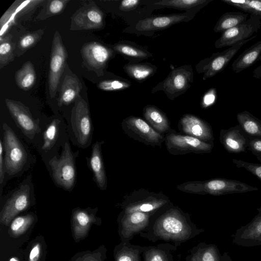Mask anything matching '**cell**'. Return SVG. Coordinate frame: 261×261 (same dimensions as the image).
Segmentation results:
<instances>
[{"instance_id":"obj_1","label":"cell","mask_w":261,"mask_h":261,"mask_svg":"<svg viewBox=\"0 0 261 261\" xmlns=\"http://www.w3.org/2000/svg\"><path fill=\"white\" fill-rule=\"evenodd\" d=\"M177 190L189 194L220 196L243 193L258 189L234 179L215 178L205 181H190L177 186Z\"/></svg>"},{"instance_id":"obj_2","label":"cell","mask_w":261,"mask_h":261,"mask_svg":"<svg viewBox=\"0 0 261 261\" xmlns=\"http://www.w3.org/2000/svg\"><path fill=\"white\" fill-rule=\"evenodd\" d=\"M189 219L179 208L174 207L166 211L155 221L153 234L169 241H186L192 234Z\"/></svg>"},{"instance_id":"obj_3","label":"cell","mask_w":261,"mask_h":261,"mask_svg":"<svg viewBox=\"0 0 261 261\" xmlns=\"http://www.w3.org/2000/svg\"><path fill=\"white\" fill-rule=\"evenodd\" d=\"M169 202V198L163 193L141 189L127 195L122 207L124 213L139 212L152 215Z\"/></svg>"},{"instance_id":"obj_4","label":"cell","mask_w":261,"mask_h":261,"mask_svg":"<svg viewBox=\"0 0 261 261\" xmlns=\"http://www.w3.org/2000/svg\"><path fill=\"white\" fill-rule=\"evenodd\" d=\"M165 143L169 153L174 155L191 153H209L214 146V143L203 142L188 135L180 134L172 129L165 135Z\"/></svg>"},{"instance_id":"obj_5","label":"cell","mask_w":261,"mask_h":261,"mask_svg":"<svg viewBox=\"0 0 261 261\" xmlns=\"http://www.w3.org/2000/svg\"><path fill=\"white\" fill-rule=\"evenodd\" d=\"M5 151V170L9 174L19 172L27 159V153L13 130L6 123L3 124Z\"/></svg>"},{"instance_id":"obj_6","label":"cell","mask_w":261,"mask_h":261,"mask_svg":"<svg viewBox=\"0 0 261 261\" xmlns=\"http://www.w3.org/2000/svg\"><path fill=\"white\" fill-rule=\"evenodd\" d=\"M194 73L191 65H182L172 70L166 78L152 89V93L162 90L170 99L184 93L193 82Z\"/></svg>"},{"instance_id":"obj_7","label":"cell","mask_w":261,"mask_h":261,"mask_svg":"<svg viewBox=\"0 0 261 261\" xmlns=\"http://www.w3.org/2000/svg\"><path fill=\"white\" fill-rule=\"evenodd\" d=\"M124 133L130 138L146 145L161 147L165 136L156 132L145 120L134 116L124 119L121 123Z\"/></svg>"},{"instance_id":"obj_8","label":"cell","mask_w":261,"mask_h":261,"mask_svg":"<svg viewBox=\"0 0 261 261\" xmlns=\"http://www.w3.org/2000/svg\"><path fill=\"white\" fill-rule=\"evenodd\" d=\"M74 161L70 144L66 142L60 157L59 159L53 158L49 162L55 181L64 189L69 190L74 185L75 180Z\"/></svg>"},{"instance_id":"obj_9","label":"cell","mask_w":261,"mask_h":261,"mask_svg":"<svg viewBox=\"0 0 261 261\" xmlns=\"http://www.w3.org/2000/svg\"><path fill=\"white\" fill-rule=\"evenodd\" d=\"M67 52L58 31L54 34L50 52L48 89L51 98L56 95L61 77L66 63Z\"/></svg>"},{"instance_id":"obj_10","label":"cell","mask_w":261,"mask_h":261,"mask_svg":"<svg viewBox=\"0 0 261 261\" xmlns=\"http://www.w3.org/2000/svg\"><path fill=\"white\" fill-rule=\"evenodd\" d=\"M256 35L248 39L240 41L221 52L214 53L211 57L201 60L196 66L199 73H203V80L211 78L226 67L240 49L253 39Z\"/></svg>"},{"instance_id":"obj_11","label":"cell","mask_w":261,"mask_h":261,"mask_svg":"<svg viewBox=\"0 0 261 261\" xmlns=\"http://www.w3.org/2000/svg\"><path fill=\"white\" fill-rule=\"evenodd\" d=\"M261 28V16L250 15L249 19L227 30L216 41L215 47L221 48L249 39Z\"/></svg>"},{"instance_id":"obj_12","label":"cell","mask_w":261,"mask_h":261,"mask_svg":"<svg viewBox=\"0 0 261 261\" xmlns=\"http://www.w3.org/2000/svg\"><path fill=\"white\" fill-rule=\"evenodd\" d=\"M81 51L86 67L98 76L103 74V70L114 54L112 49L97 42L84 44Z\"/></svg>"},{"instance_id":"obj_13","label":"cell","mask_w":261,"mask_h":261,"mask_svg":"<svg viewBox=\"0 0 261 261\" xmlns=\"http://www.w3.org/2000/svg\"><path fill=\"white\" fill-rule=\"evenodd\" d=\"M71 123L78 143L86 145L91 136V121L88 106L80 95L74 101Z\"/></svg>"},{"instance_id":"obj_14","label":"cell","mask_w":261,"mask_h":261,"mask_svg":"<svg viewBox=\"0 0 261 261\" xmlns=\"http://www.w3.org/2000/svg\"><path fill=\"white\" fill-rule=\"evenodd\" d=\"M71 19L72 31L98 30L104 25L103 14L93 1L79 9Z\"/></svg>"},{"instance_id":"obj_15","label":"cell","mask_w":261,"mask_h":261,"mask_svg":"<svg viewBox=\"0 0 261 261\" xmlns=\"http://www.w3.org/2000/svg\"><path fill=\"white\" fill-rule=\"evenodd\" d=\"M31 202V189L29 185H23L7 200L0 214V222L8 225L20 212L26 210Z\"/></svg>"},{"instance_id":"obj_16","label":"cell","mask_w":261,"mask_h":261,"mask_svg":"<svg viewBox=\"0 0 261 261\" xmlns=\"http://www.w3.org/2000/svg\"><path fill=\"white\" fill-rule=\"evenodd\" d=\"M178 128L184 135L207 143H214L211 125L204 120L192 114H186L179 120Z\"/></svg>"},{"instance_id":"obj_17","label":"cell","mask_w":261,"mask_h":261,"mask_svg":"<svg viewBox=\"0 0 261 261\" xmlns=\"http://www.w3.org/2000/svg\"><path fill=\"white\" fill-rule=\"evenodd\" d=\"M6 107L17 125L30 139L39 130L38 123L33 117L29 109L19 101L6 98Z\"/></svg>"},{"instance_id":"obj_18","label":"cell","mask_w":261,"mask_h":261,"mask_svg":"<svg viewBox=\"0 0 261 261\" xmlns=\"http://www.w3.org/2000/svg\"><path fill=\"white\" fill-rule=\"evenodd\" d=\"M257 210L258 214L252 220L232 236L233 244L246 247L261 245V205Z\"/></svg>"},{"instance_id":"obj_19","label":"cell","mask_w":261,"mask_h":261,"mask_svg":"<svg viewBox=\"0 0 261 261\" xmlns=\"http://www.w3.org/2000/svg\"><path fill=\"white\" fill-rule=\"evenodd\" d=\"M220 142L227 151L240 153L247 150L249 136L238 124L220 132Z\"/></svg>"},{"instance_id":"obj_20","label":"cell","mask_w":261,"mask_h":261,"mask_svg":"<svg viewBox=\"0 0 261 261\" xmlns=\"http://www.w3.org/2000/svg\"><path fill=\"white\" fill-rule=\"evenodd\" d=\"M190 14H174L147 17L138 22V32H147L166 29L177 23L185 21L191 17Z\"/></svg>"},{"instance_id":"obj_21","label":"cell","mask_w":261,"mask_h":261,"mask_svg":"<svg viewBox=\"0 0 261 261\" xmlns=\"http://www.w3.org/2000/svg\"><path fill=\"white\" fill-rule=\"evenodd\" d=\"M151 215L142 212L124 213L121 219V234L129 238L146 227Z\"/></svg>"},{"instance_id":"obj_22","label":"cell","mask_w":261,"mask_h":261,"mask_svg":"<svg viewBox=\"0 0 261 261\" xmlns=\"http://www.w3.org/2000/svg\"><path fill=\"white\" fill-rule=\"evenodd\" d=\"M82 85L78 77L72 72L65 75L59 92L58 105H68L80 95Z\"/></svg>"},{"instance_id":"obj_23","label":"cell","mask_w":261,"mask_h":261,"mask_svg":"<svg viewBox=\"0 0 261 261\" xmlns=\"http://www.w3.org/2000/svg\"><path fill=\"white\" fill-rule=\"evenodd\" d=\"M104 141H96L92 146L90 165L98 187L102 190L107 187V178L101 153V145Z\"/></svg>"},{"instance_id":"obj_24","label":"cell","mask_w":261,"mask_h":261,"mask_svg":"<svg viewBox=\"0 0 261 261\" xmlns=\"http://www.w3.org/2000/svg\"><path fill=\"white\" fill-rule=\"evenodd\" d=\"M144 120L158 133L165 136L171 129L166 114L158 107L147 105L143 110Z\"/></svg>"},{"instance_id":"obj_25","label":"cell","mask_w":261,"mask_h":261,"mask_svg":"<svg viewBox=\"0 0 261 261\" xmlns=\"http://www.w3.org/2000/svg\"><path fill=\"white\" fill-rule=\"evenodd\" d=\"M261 60V40L244 50L232 62L231 68L236 73L252 66Z\"/></svg>"},{"instance_id":"obj_26","label":"cell","mask_w":261,"mask_h":261,"mask_svg":"<svg viewBox=\"0 0 261 261\" xmlns=\"http://www.w3.org/2000/svg\"><path fill=\"white\" fill-rule=\"evenodd\" d=\"M95 216L86 210L76 208L72 217V230L76 240L85 237L91 224L95 221Z\"/></svg>"},{"instance_id":"obj_27","label":"cell","mask_w":261,"mask_h":261,"mask_svg":"<svg viewBox=\"0 0 261 261\" xmlns=\"http://www.w3.org/2000/svg\"><path fill=\"white\" fill-rule=\"evenodd\" d=\"M238 124L251 137L261 138V120L247 111L237 115Z\"/></svg>"},{"instance_id":"obj_28","label":"cell","mask_w":261,"mask_h":261,"mask_svg":"<svg viewBox=\"0 0 261 261\" xmlns=\"http://www.w3.org/2000/svg\"><path fill=\"white\" fill-rule=\"evenodd\" d=\"M248 13L240 11H230L224 13L216 23L214 31L221 34L247 20Z\"/></svg>"},{"instance_id":"obj_29","label":"cell","mask_w":261,"mask_h":261,"mask_svg":"<svg viewBox=\"0 0 261 261\" xmlns=\"http://www.w3.org/2000/svg\"><path fill=\"white\" fill-rule=\"evenodd\" d=\"M36 79L34 66L30 61L25 62L15 74V81L17 86L24 91H28L33 87Z\"/></svg>"},{"instance_id":"obj_30","label":"cell","mask_w":261,"mask_h":261,"mask_svg":"<svg viewBox=\"0 0 261 261\" xmlns=\"http://www.w3.org/2000/svg\"><path fill=\"white\" fill-rule=\"evenodd\" d=\"M124 70L131 78L140 82L153 75L156 68L148 63L127 64L124 66Z\"/></svg>"},{"instance_id":"obj_31","label":"cell","mask_w":261,"mask_h":261,"mask_svg":"<svg viewBox=\"0 0 261 261\" xmlns=\"http://www.w3.org/2000/svg\"><path fill=\"white\" fill-rule=\"evenodd\" d=\"M44 33V30L40 29L22 35L16 46L15 56L20 57L28 50L34 46L41 39Z\"/></svg>"},{"instance_id":"obj_32","label":"cell","mask_w":261,"mask_h":261,"mask_svg":"<svg viewBox=\"0 0 261 261\" xmlns=\"http://www.w3.org/2000/svg\"><path fill=\"white\" fill-rule=\"evenodd\" d=\"M12 36L9 34L0 39V68L7 65L14 59L16 44L12 41Z\"/></svg>"},{"instance_id":"obj_33","label":"cell","mask_w":261,"mask_h":261,"mask_svg":"<svg viewBox=\"0 0 261 261\" xmlns=\"http://www.w3.org/2000/svg\"><path fill=\"white\" fill-rule=\"evenodd\" d=\"M69 2V0L46 1L43 5V7L36 19L38 20H43L49 17L61 14Z\"/></svg>"},{"instance_id":"obj_34","label":"cell","mask_w":261,"mask_h":261,"mask_svg":"<svg viewBox=\"0 0 261 261\" xmlns=\"http://www.w3.org/2000/svg\"><path fill=\"white\" fill-rule=\"evenodd\" d=\"M46 1H16L10 7L12 9L15 19L31 14L37 8L44 4Z\"/></svg>"},{"instance_id":"obj_35","label":"cell","mask_w":261,"mask_h":261,"mask_svg":"<svg viewBox=\"0 0 261 261\" xmlns=\"http://www.w3.org/2000/svg\"><path fill=\"white\" fill-rule=\"evenodd\" d=\"M113 48L115 51L130 58L144 59L151 56L147 50L127 43H118L114 46Z\"/></svg>"},{"instance_id":"obj_36","label":"cell","mask_w":261,"mask_h":261,"mask_svg":"<svg viewBox=\"0 0 261 261\" xmlns=\"http://www.w3.org/2000/svg\"><path fill=\"white\" fill-rule=\"evenodd\" d=\"M221 255L214 244H203L194 254L190 261H220Z\"/></svg>"},{"instance_id":"obj_37","label":"cell","mask_w":261,"mask_h":261,"mask_svg":"<svg viewBox=\"0 0 261 261\" xmlns=\"http://www.w3.org/2000/svg\"><path fill=\"white\" fill-rule=\"evenodd\" d=\"M250 15L261 16V0H221Z\"/></svg>"},{"instance_id":"obj_38","label":"cell","mask_w":261,"mask_h":261,"mask_svg":"<svg viewBox=\"0 0 261 261\" xmlns=\"http://www.w3.org/2000/svg\"><path fill=\"white\" fill-rule=\"evenodd\" d=\"M213 0H162L154 2L153 5L187 9L198 6L203 7Z\"/></svg>"},{"instance_id":"obj_39","label":"cell","mask_w":261,"mask_h":261,"mask_svg":"<svg viewBox=\"0 0 261 261\" xmlns=\"http://www.w3.org/2000/svg\"><path fill=\"white\" fill-rule=\"evenodd\" d=\"M34 221V217L31 214L14 218L10 225L11 236L16 238L22 234L31 226Z\"/></svg>"},{"instance_id":"obj_40","label":"cell","mask_w":261,"mask_h":261,"mask_svg":"<svg viewBox=\"0 0 261 261\" xmlns=\"http://www.w3.org/2000/svg\"><path fill=\"white\" fill-rule=\"evenodd\" d=\"M60 121L55 119L48 125L43 134V144L42 149L47 151L54 145L58 134Z\"/></svg>"},{"instance_id":"obj_41","label":"cell","mask_w":261,"mask_h":261,"mask_svg":"<svg viewBox=\"0 0 261 261\" xmlns=\"http://www.w3.org/2000/svg\"><path fill=\"white\" fill-rule=\"evenodd\" d=\"M131 86L128 81L120 80H108L100 81L97 84V87L106 91H121L126 89Z\"/></svg>"},{"instance_id":"obj_42","label":"cell","mask_w":261,"mask_h":261,"mask_svg":"<svg viewBox=\"0 0 261 261\" xmlns=\"http://www.w3.org/2000/svg\"><path fill=\"white\" fill-rule=\"evenodd\" d=\"M138 249L122 245L115 253L116 261H140Z\"/></svg>"},{"instance_id":"obj_43","label":"cell","mask_w":261,"mask_h":261,"mask_svg":"<svg viewBox=\"0 0 261 261\" xmlns=\"http://www.w3.org/2000/svg\"><path fill=\"white\" fill-rule=\"evenodd\" d=\"M237 167L244 168L261 181V164L250 163L242 160L232 159Z\"/></svg>"},{"instance_id":"obj_44","label":"cell","mask_w":261,"mask_h":261,"mask_svg":"<svg viewBox=\"0 0 261 261\" xmlns=\"http://www.w3.org/2000/svg\"><path fill=\"white\" fill-rule=\"evenodd\" d=\"M145 261H168L167 256L160 249L153 248L148 250L145 254Z\"/></svg>"},{"instance_id":"obj_45","label":"cell","mask_w":261,"mask_h":261,"mask_svg":"<svg viewBox=\"0 0 261 261\" xmlns=\"http://www.w3.org/2000/svg\"><path fill=\"white\" fill-rule=\"evenodd\" d=\"M217 99V90L215 88H211L204 93L201 98V107L206 109L216 102Z\"/></svg>"},{"instance_id":"obj_46","label":"cell","mask_w":261,"mask_h":261,"mask_svg":"<svg viewBox=\"0 0 261 261\" xmlns=\"http://www.w3.org/2000/svg\"><path fill=\"white\" fill-rule=\"evenodd\" d=\"M247 150L252 154H261V138L249 137Z\"/></svg>"},{"instance_id":"obj_47","label":"cell","mask_w":261,"mask_h":261,"mask_svg":"<svg viewBox=\"0 0 261 261\" xmlns=\"http://www.w3.org/2000/svg\"><path fill=\"white\" fill-rule=\"evenodd\" d=\"M140 3L139 0H123L119 6L120 10L122 11H130L136 8Z\"/></svg>"},{"instance_id":"obj_48","label":"cell","mask_w":261,"mask_h":261,"mask_svg":"<svg viewBox=\"0 0 261 261\" xmlns=\"http://www.w3.org/2000/svg\"><path fill=\"white\" fill-rule=\"evenodd\" d=\"M41 252V245L39 243H36L32 248L29 261H38Z\"/></svg>"},{"instance_id":"obj_49","label":"cell","mask_w":261,"mask_h":261,"mask_svg":"<svg viewBox=\"0 0 261 261\" xmlns=\"http://www.w3.org/2000/svg\"><path fill=\"white\" fill-rule=\"evenodd\" d=\"M75 261H102L101 255L99 252L87 254Z\"/></svg>"},{"instance_id":"obj_50","label":"cell","mask_w":261,"mask_h":261,"mask_svg":"<svg viewBox=\"0 0 261 261\" xmlns=\"http://www.w3.org/2000/svg\"><path fill=\"white\" fill-rule=\"evenodd\" d=\"M3 146L2 140H0V184H2L4 179V159L3 158Z\"/></svg>"},{"instance_id":"obj_51","label":"cell","mask_w":261,"mask_h":261,"mask_svg":"<svg viewBox=\"0 0 261 261\" xmlns=\"http://www.w3.org/2000/svg\"><path fill=\"white\" fill-rule=\"evenodd\" d=\"M253 77L257 79H261V65L255 68L253 71Z\"/></svg>"},{"instance_id":"obj_52","label":"cell","mask_w":261,"mask_h":261,"mask_svg":"<svg viewBox=\"0 0 261 261\" xmlns=\"http://www.w3.org/2000/svg\"><path fill=\"white\" fill-rule=\"evenodd\" d=\"M220 261H232V260L227 252H224L221 255Z\"/></svg>"},{"instance_id":"obj_53","label":"cell","mask_w":261,"mask_h":261,"mask_svg":"<svg viewBox=\"0 0 261 261\" xmlns=\"http://www.w3.org/2000/svg\"><path fill=\"white\" fill-rule=\"evenodd\" d=\"M256 157L257 159L261 162V154H254Z\"/></svg>"},{"instance_id":"obj_54","label":"cell","mask_w":261,"mask_h":261,"mask_svg":"<svg viewBox=\"0 0 261 261\" xmlns=\"http://www.w3.org/2000/svg\"><path fill=\"white\" fill-rule=\"evenodd\" d=\"M9 261H18L16 258H11Z\"/></svg>"}]
</instances>
